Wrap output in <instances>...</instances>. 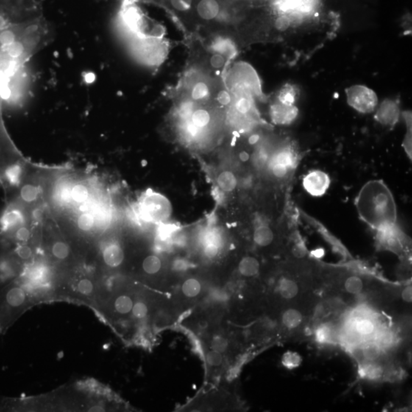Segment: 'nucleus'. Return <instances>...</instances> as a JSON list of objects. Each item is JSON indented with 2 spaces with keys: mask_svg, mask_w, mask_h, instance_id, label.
Instances as JSON below:
<instances>
[{
  "mask_svg": "<svg viewBox=\"0 0 412 412\" xmlns=\"http://www.w3.org/2000/svg\"><path fill=\"white\" fill-rule=\"evenodd\" d=\"M362 220L374 230L396 224L397 209L394 198L382 181L365 184L356 199Z\"/></svg>",
  "mask_w": 412,
  "mask_h": 412,
  "instance_id": "obj_1",
  "label": "nucleus"
},
{
  "mask_svg": "<svg viewBox=\"0 0 412 412\" xmlns=\"http://www.w3.org/2000/svg\"><path fill=\"white\" fill-rule=\"evenodd\" d=\"M29 292L15 280L0 288V334L7 330L26 309Z\"/></svg>",
  "mask_w": 412,
  "mask_h": 412,
  "instance_id": "obj_2",
  "label": "nucleus"
},
{
  "mask_svg": "<svg viewBox=\"0 0 412 412\" xmlns=\"http://www.w3.org/2000/svg\"><path fill=\"white\" fill-rule=\"evenodd\" d=\"M379 321L371 312L363 309L356 312L345 325V329L352 332L361 342L374 341L381 330Z\"/></svg>",
  "mask_w": 412,
  "mask_h": 412,
  "instance_id": "obj_3",
  "label": "nucleus"
},
{
  "mask_svg": "<svg viewBox=\"0 0 412 412\" xmlns=\"http://www.w3.org/2000/svg\"><path fill=\"white\" fill-rule=\"evenodd\" d=\"M346 99L349 106L361 113H371L378 106L375 92L365 86L355 85L346 89Z\"/></svg>",
  "mask_w": 412,
  "mask_h": 412,
  "instance_id": "obj_4",
  "label": "nucleus"
},
{
  "mask_svg": "<svg viewBox=\"0 0 412 412\" xmlns=\"http://www.w3.org/2000/svg\"><path fill=\"white\" fill-rule=\"evenodd\" d=\"M377 232V242L380 248L396 254L403 253L406 249L408 238L397 224L382 228Z\"/></svg>",
  "mask_w": 412,
  "mask_h": 412,
  "instance_id": "obj_5",
  "label": "nucleus"
},
{
  "mask_svg": "<svg viewBox=\"0 0 412 412\" xmlns=\"http://www.w3.org/2000/svg\"><path fill=\"white\" fill-rule=\"evenodd\" d=\"M302 185L309 195L314 197H321L327 193L330 187V176L325 172L314 170L305 175Z\"/></svg>",
  "mask_w": 412,
  "mask_h": 412,
  "instance_id": "obj_6",
  "label": "nucleus"
},
{
  "mask_svg": "<svg viewBox=\"0 0 412 412\" xmlns=\"http://www.w3.org/2000/svg\"><path fill=\"white\" fill-rule=\"evenodd\" d=\"M274 293L282 302L293 303L302 295V285L293 276H282L276 282Z\"/></svg>",
  "mask_w": 412,
  "mask_h": 412,
  "instance_id": "obj_7",
  "label": "nucleus"
},
{
  "mask_svg": "<svg viewBox=\"0 0 412 412\" xmlns=\"http://www.w3.org/2000/svg\"><path fill=\"white\" fill-rule=\"evenodd\" d=\"M299 115V109L295 105L283 104L277 102L271 108V117L273 122L279 126H289L294 122Z\"/></svg>",
  "mask_w": 412,
  "mask_h": 412,
  "instance_id": "obj_8",
  "label": "nucleus"
},
{
  "mask_svg": "<svg viewBox=\"0 0 412 412\" xmlns=\"http://www.w3.org/2000/svg\"><path fill=\"white\" fill-rule=\"evenodd\" d=\"M399 116L400 109L398 102L392 99H385L378 108L375 118L381 125L391 127L399 121Z\"/></svg>",
  "mask_w": 412,
  "mask_h": 412,
  "instance_id": "obj_9",
  "label": "nucleus"
},
{
  "mask_svg": "<svg viewBox=\"0 0 412 412\" xmlns=\"http://www.w3.org/2000/svg\"><path fill=\"white\" fill-rule=\"evenodd\" d=\"M146 209L151 220L163 221L169 217L171 214V204L163 196H152L148 199Z\"/></svg>",
  "mask_w": 412,
  "mask_h": 412,
  "instance_id": "obj_10",
  "label": "nucleus"
},
{
  "mask_svg": "<svg viewBox=\"0 0 412 412\" xmlns=\"http://www.w3.org/2000/svg\"><path fill=\"white\" fill-rule=\"evenodd\" d=\"M305 324V315L296 307H288L281 315V324L286 330H299Z\"/></svg>",
  "mask_w": 412,
  "mask_h": 412,
  "instance_id": "obj_11",
  "label": "nucleus"
},
{
  "mask_svg": "<svg viewBox=\"0 0 412 412\" xmlns=\"http://www.w3.org/2000/svg\"><path fill=\"white\" fill-rule=\"evenodd\" d=\"M102 258L104 263L109 267H118L124 261V251L120 245L111 243L103 251Z\"/></svg>",
  "mask_w": 412,
  "mask_h": 412,
  "instance_id": "obj_12",
  "label": "nucleus"
},
{
  "mask_svg": "<svg viewBox=\"0 0 412 412\" xmlns=\"http://www.w3.org/2000/svg\"><path fill=\"white\" fill-rule=\"evenodd\" d=\"M360 348L365 363H381L384 358L385 351L377 341H365L360 343Z\"/></svg>",
  "mask_w": 412,
  "mask_h": 412,
  "instance_id": "obj_13",
  "label": "nucleus"
},
{
  "mask_svg": "<svg viewBox=\"0 0 412 412\" xmlns=\"http://www.w3.org/2000/svg\"><path fill=\"white\" fill-rule=\"evenodd\" d=\"M366 284L358 275H348L341 281V288L344 293L351 296H358L365 291Z\"/></svg>",
  "mask_w": 412,
  "mask_h": 412,
  "instance_id": "obj_14",
  "label": "nucleus"
},
{
  "mask_svg": "<svg viewBox=\"0 0 412 412\" xmlns=\"http://www.w3.org/2000/svg\"><path fill=\"white\" fill-rule=\"evenodd\" d=\"M260 265L258 260L251 256H246L238 264V272L244 277H254L258 274Z\"/></svg>",
  "mask_w": 412,
  "mask_h": 412,
  "instance_id": "obj_15",
  "label": "nucleus"
},
{
  "mask_svg": "<svg viewBox=\"0 0 412 412\" xmlns=\"http://www.w3.org/2000/svg\"><path fill=\"white\" fill-rule=\"evenodd\" d=\"M254 243L257 246L265 248L273 243L274 239V232L269 226L261 224L256 228L254 232Z\"/></svg>",
  "mask_w": 412,
  "mask_h": 412,
  "instance_id": "obj_16",
  "label": "nucleus"
},
{
  "mask_svg": "<svg viewBox=\"0 0 412 412\" xmlns=\"http://www.w3.org/2000/svg\"><path fill=\"white\" fill-rule=\"evenodd\" d=\"M299 96V89L293 84H287L279 90L277 96V102L293 106L297 101Z\"/></svg>",
  "mask_w": 412,
  "mask_h": 412,
  "instance_id": "obj_17",
  "label": "nucleus"
},
{
  "mask_svg": "<svg viewBox=\"0 0 412 412\" xmlns=\"http://www.w3.org/2000/svg\"><path fill=\"white\" fill-rule=\"evenodd\" d=\"M133 299L128 294H121L115 298L113 302V308L115 313L120 315H126L132 312L133 308Z\"/></svg>",
  "mask_w": 412,
  "mask_h": 412,
  "instance_id": "obj_18",
  "label": "nucleus"
},
{
  "mask_svg": "<svg viewBox=\"0 0 412 412\" xmlns=\"http://www.w3.org/2000/svg\"><path fill=\"white\" fill-rule=\"evenodd\" d=\"M217 183L220 190L226 193H230L236 188L238 180L232 171H225L220 173L217 178Z\"/></svg>",
  "mask_w": 412,
  "mask_h": 412,
  "instance_id": "obj_19",
  "label": "nucleus"
},
{
  "mask_svg": "<svg viewBox=\"0 0 412 412\" xmlns=\"http://www.w3.org/2000/svg\"><path fill=\"white\" fill-rule=\"evenodd\" d=\"M336 336L340 335H337L336 330L329 324H321L315 331V338L319 343L332 342Z\"/></svg>",
  "mask_w": 412,
  "mask_h": 412,
  "instance_id": "obj_20",
  "label": "nucleus"
},
{
  "mask_svg": "<svg viewBox=\"0 0 412 412\" xmlns=\"http://www.w3.org/2000/svg\"><path fill=\"white\" fill-rule=\"evenodd\" d=\"M95 283L89 278H83L78 281L76 285V293L83 298H91L95 295Z\"/></svg>",
  "mask_w": 412,
  "mask_h": 412,
  "instance_id": "obj_21",
  "label": "nucleus"
},
{
  "mask_svg": "<svg viewBox=\"0 0 412 412\" xmlns=\"http://www.w3.org/2000/svg\"><path fill=\"white\" fill-rule=\"evenodd\" d=\"M271 162L280 163L288 168L289 169L293 170L296 164V158L292 151H289V150H282L275 154Z\"/></svg>",
  "mask_w": 412,
  "mask_h": 412,
  "instance_id": "obj_22",
  "label": "nucleus"
},
{
  "mask_svg": "<svg viewBox=\"0 0 412 412\" xmlns=\"http://www.w3.org/2000/svg\"><path fill=\"white\" fill-rule=\"evenodd\" d=\"M202 285L198 279L190 278L182 285V293L188 298H195L200 294Z\"/></svg>",
  "mask_w": 412,
  "mask_h": 412,
  "instance_id": "obj_23",
  "label": "nucleus"
},
{
  "mask_svg": "<svg viewBox=\"0 0 412 412\" xmlns=\"http://www.w3.org/2000/svg\"><path fill=\"white\" fill-rule=\"evenodd\" d=\"M162 267L160 259L156 255H149L143 260L142 268L146 274L154 275L157 274Z\"/></svg>",
  "mask_w": 412,
  "mask_h": 412,
  "instance_id": "obj_24",
  "label": "nucleus"
},
{
  "mask_svg": "<svg viewBox=\"0 0 412 412\" xmlns=\"http://www.w3.org/2000/svg\"><path fill=\"white\" fill-rule=\"evenodd\" d=\"M88 188L83 184H76L71 189V198L73 202L76 203H84L88 199Z\"/></svg>",
  "mask_w": 412,
  "mask_h": 412,
  "instance_id": "obj_25",
  "label": "nucleus"
},
{
  "mask_svg": "<svg viewBox=\"0 0 412 412\" xmlns=\"http://www.w3.org/2000/svg\"><path fill=\"white\" fill-rule=\"evenodd\" d=\"M51 252L55 258L65 260L70 256V250L65 242L57 241L53 244Z\"/></svg>",
  "mask_w": 412,
  "mask_h": 412,
  "instance_id": "obj_26",
  "label": "nucleus"
},
{
  "mask_svg": "<svg viewBox=\"0 0 412 412\" xmlns=\"http://www.w3.org/2000/svg\"><path fill=\"white\" fill-rule=\"evenodd\" d=\"M302 358L300 355L297 353L289 352L285 353V355L282 357V364L290 369H295L301 364Z\"/></svg>",
  "mask_w": 412,
  "mask_h": 412,
  "instance_id": "obj_27",
  "label": "nucleus"
},
{
  "mask_svg": "<svg viewBox=\"0 0 412 412\" xmlns=\"http://www.w3.org/2000/svg\"><path fill=\"white\" fill-rule=\"evenodd\" d=\"M37 195H38V190H37V187L32 184H26V185L23 186L21 192H20L22 199L25 202H33L37 199Z\"/></svg>",
  "mask_w": 412,
  "mask_h": 412,
  "instance_id": "obj_28",
  "label": "nucleus"
},
{
  "mask_svg": "<svg viewBox=\"0 0 412 412\" xmlns=\"http://www.w3.org/2000/svg\"><path fill=\"white\" fill-rule=\"evenodd\" d=\"M95 224V218L90 213H83L77 219V226L80 230L89 232L93 229Z\"/></svg>",
  "mask_w": 412,
  "mask_h": 412,
  "instance_id": "obj_29",
  "label": "nucleus"
},
{
  "mask_svg": "<svg viewBox=\"0 0 412 412\" xmlns=\"http://www.w3.org/2000/svg\"><path fill=\"white\" fill-rule=\"evenodd\" d=\"M132 317L136 320H141L146 318L148 313V307L145 302L137 301L134 303L132 312Z\"/></svg>",
  "mask_w": 412,
  "mask_h": 412,
  "instance_id": "obj_30",
  "label": "nucleus"
},
{
  "mask_svg": "<svg viewBox=\"0 0 412 412\" xmlns=\"http://www.w3.org/2000/svg\"><path fill=\"white\" fill-rule=\"evenodd\" d=\"M15 257L22 260H28L32 257L33 251L30 246L26 244L19 245L14 251Z\"/></svg>",
  "mask_w": 412,
  "mask_h": 412,
  "instance_id": "obj_31",
  "label": "nucleus"
},
{
  "mask_svg": "<svg viewBox=\"0 0 412 412\" xmlns=\"http://www.w3.org/2000/svg\"><path fill=\"white\" fill-rule=\"evenodd\" d=\"M206 360L210 366H220L223 361L222 354L218 351L212 349V351H209L206 355Z\"/></svg>",
  "mask_w": 412,
  "mask_h": 412,
  "instance_id": "obj_32",
  "label": "nucleus"
},
{
  "mask_svg": "<svg viewBox=\"0 0 412 412\" xmlns=\"http://www.w3.org/2000/svg\"><path fill=\"white\" fill-rule=\"evenodd\" d=\"M271 170L273 174L277 178L285 177L288 174L289 171H290L288 168L284 166V165L274 163V162H271Z\"/></svg>",
  "mask_w": 412,
  "mask_h": 412,
  "instance_id": "obj_33",
  "label": "nucleus"
},
{
  "mask_svg": "<svg viewBox=\"0 0 412 412\" xmlns=\"http://www.w3.org/2000/svg\"><path fill=\"white\" fill-rule=\"evenodd\" d=\"M204 255L207 258L213 259L218 256L219 253V245L217 243L207 242L203 250Z\"/></svg>",
  "mask_w": 412,
  "mask_h": 412,
  "instance_id": "obj_34",
  "label": "nucleus"
},
{
  "mask_svg": "<svg viewBox=\"0 0 412 412\" xmlns=\"http://www.w3.org/2000/svg\"><path fill=\"white\" fill-rule=\"evenodd\" d=\"M15 40V34L11 30H4L0 34V43L4 46H10Z\"/></svg>",
  "mask_w": 412,
  "mask_h": 412,
  "instance_id": "obj_35",
  "label": "nucleus"
},
{
  "mask_svg": "<svg viewBox=\"0 0 412 412\" xmlns=\"http://www.w3.org/2000/svg\"><path fill=\"white\" fill-rule=\"evenodd\" d=\"M31 237V232L30 230L29 229H27L26 227H21L19 229H17L16 232H15V240H18V241L22 242H26L29 240Z\"/></svg>",
  "mask_w": 412,
  "mask_h": 412,
  "instance_id": "obj_36",
  "label": "nucleus"
},
{
  "mask_svg": "<svg viewBox=\"0 0 412 412\" xmlns=\"http://www.w3.org/2000/svg\"><path fill=\"white\" fill-rule=\"evenodd\" d=\"M212 349L218 351L220 353L224 352L228 348V341L221 337L215 338L212 343Z\"/></svg>",
  "mask_w": 412,
  "mask_h": 412,
  "instance_id": "obj_37",
  "label": "nucleus"
},
{
  "mask_svg": "<svg viewBox=\"0 0 412 412\" xmlns=\"http://www.w3.org/2000/svg\"><path fill=\"white\" fill-rule=\"evenodd\" d=\"M411 286L408 285L405 287L401 292V296H402V300L407 303H411Z\"/></svg>",
  "mask_w": 412,
  "mask_h": 412,
  "instance_id": "obj_38",
  "label": "nucleus"
},
{
  "mask_svg": "<svg viewBox=\"0 0 412 412\" xmlns=\"http://www.w3.org/2000/svg\"><path fill=\"white\" fill-rule=\"evenodd\" d=\"M10 96L11 90L7 85H4L0 87V96H1V98H3V99H7L10 97Z\"/></svg>",
  "mask_w": 412,
  "mask_h": 412,
  "instance_id": "obj_39",
  "label": "nucleus"
},
{
  "mask_svg": "<svg viewBox=\"0 0 412 412\" xmlns=\"http://www.w3.org/2000/svg\"><path fill=\"white\" fill-rule=\"evenodd\" d=\"M62 197H63L65 201H67V202L71 200V190H69L68 188L64 190V191L62 192Z\"/></svg>",
  "mask_w": 412,
  "mask_h": 412,
  "instance_id": "obj_40",
  "label": "nucleus"
},
{
  "mask_svg": "<svg viewBox=\"0 0 412 412\" xmlns=\"http://www.w3.org/2000/svg\"><path fill=\"white\" fill-rule=\"evenodd\" d=\"M239 159L242 162H246L250 159V155L246 151H242L239 154Z\"/></svg>",
  "mask_w": 412,
  "mask_h": 412,
  "instance_id": "obj_41",
  "label": "nucleus"
},
{
  "mask_svg": "<svg viewBox=\"0 0 412 412\" xmlns=\"http://www.w3.org/2000/svg\"><path fill=\"white\" fill-rule=\"evenodd\" d=\"M258 140H259L258 135H252V136L250 137L248 141H249L250 145H255V143H257V141H258Z\"/></svg>",
  "mask_w": 412,
  "mask_h": 412,
  "instance_id": "obj_42",
  "label": "nucleus"
},
{
  "mask_svg": "<svg viewBox=\"0 0 412 412\" xmlns=\"http://www.w3.org/2000/svg\"><path fill=\"white\" fill-rule=\"evenodd\" d=\"M6 81V76L2 70H0V87L5 85V83Z\"/></svg>",
  "mask_w": 412,
  "mask_h": 412,
  "instance_id": "obj_43",
  "label": "nucleus"
}]
</instances>
